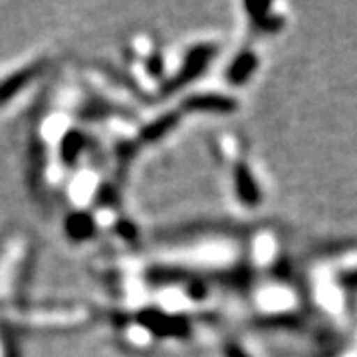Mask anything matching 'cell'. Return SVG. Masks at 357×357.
Listing matches in <instances>:
<instances>
[{
    "instance_id": "1",
    "label": "cell",
    "mask_w": 357,
    "mask_h": 357,
    "mask_svg": "<svg viewBox=\"0 0 357 357\" xmlns=\"http://www.w3.org/2000/svg\"><path fill=\"white\" fill-rule=\"evenodd\" d=\"M213 56H215V46H197V48H192L189 52V56L185 58L183 68L178 70V74L169 84L167 89L171 91V89H178L183 88V86H187L191 79H195L208 66V62L213 60Z\"/></svg>"
},
{
    "instance_id": "2",
    "label": "cell",
    "mask_w": 357,
    "mask_h": 357,
    "mask_svg": "<svg viewBox=\"0 0 357 357\" xmlns=\"http://www.w3.org/2000/svg\"><path fill=\"white\" fill-rule=\"evenodd\" d=\"M183 107L199 114H232L236 109V102L220 93H197L183 103Z\"/></svg>"
},
{
    "instance_id": "3",
    "label": "cell",
    "mask_w": 357,
    "mask_h": 357,
    "mask_svg": "<svg viewBox=\"0 0 357 357\" xmlns=\"http://www.w3.org/2000/svg\"><path fill=\"white\" fill-rule=\"evenodd\" d=\"M234 189L238 199L248 206H255L260 203L262 195H260V187L256 183L255 175L246 169L244 165H238L234 169Z\"/></svg>"
},
{
    "instance_id": "4",
    "label": "cell",
    "mask_w": 357,
    "mask_h": 357,
    "mask_svg": "<svg viewBox=\"0 0 357 357\" xmlns=\"http://www.w3.org/2000/svg\"><path fill=\"white\" fill-rule=\"evenodd\" d=\"M258 66V58L252 52H243L241 56H236L232 60V64L227 70V77L232 86H243L244 82H248V77L256 72Z\"/></svg>"
},
{
    "instance_id": "5",
    "label": "cell",
    "mask_w": 357,
    "mask_h": 357,
    "mask_svg": "<svg viewBox=\"0 0 357 357\" xmlns=\"http://www.w3.org/2000/svg\"><path fill=\"white\" fill-rule=\"evenodd\" d=\"M40 66H28L24 70H18L16 74L8 76L2 84H0V103L8 102L13 96H16L20 89L24 88L26 84H30L34 77L38 76Z\"/></svg>"
},
{
    "instance_id": "6",
    "label": "cell",
    "mask_w": 357,
    "mask_h": 357,
    "mask_svg": "<svg viewBox=\"0 0 357 357\" xmlns=\"http://www.w3.org/2000/svg\"><path fill=\"white\" fill-rule=\"evenodd\" d=\"M93 230H96V225L86 213H76L66 222V232L74 241H88L89 236L93 234Z\"/></svg>"
},
{
    "instance_id": "7",
    "label": "cell",
    "mask_w": 357,
    "mask_h": 357,
    "mask_svg": "<svg viewBox=\"0 0 357 357\" xmlns=\"http://www.w3.org/2000/svg\"><path fill=\"white\" fill-rule=\"evenodd\" d=\"M175 123H177V115H173V114L163 115L161 119L153 121L149 128L145 129V139H157V137H163L169 129L175 128Z\"/></svg>"
},
{
    "instance_id": "8",
    "label": "cell",
    "mask_w": 357,
    "mask_h": 357,
    "mask_svg": "<svg viewBox=\"0 0 357 357\" xmlns=\"http://www.w3.org/2000/svg\"><path fill=\"white\" fill-rule=\"evenodd\" d=\"M62 143H64L62 145V157H64V161H68V163L76 161V157L82 151V137L76 135V133H70Z\"/></svg>"
},
{
    "instance_id": "9",
    "label": "cell",
    "mask_w": 357,
    "mask_h": 357,
    "mask_svg": "<svg viewBox=\"0 0 357 357\" xmlns=\"http://www.w3.org/2000/svg\"><path fill=\"white\" fill-rule=\"evenodd\" d=\"M227 357H248L246 354H244V349L243 347H238V345H227Z\"/></svg>"
}]
</instances>
